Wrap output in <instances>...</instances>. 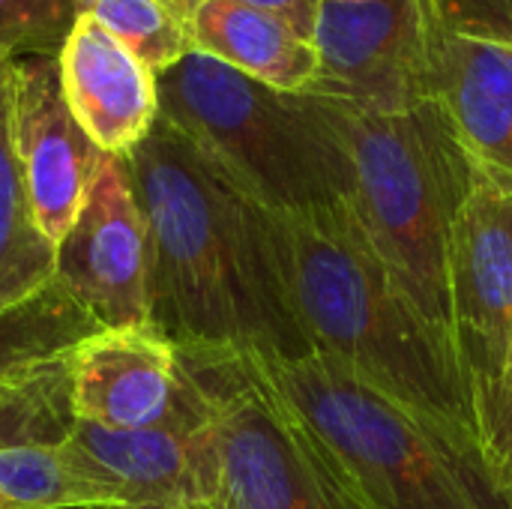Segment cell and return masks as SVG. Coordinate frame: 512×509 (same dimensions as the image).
<instances>
[{
  "label": "cell",
  "mask_w": 512,
  "mask_h": 509,
  "mask_svg": "<svg viewBox=\"0 0 512 509\" xmlns=\"http://www.w3.org/2000/svg\"><path fill=\"white\" fill-rule=\"evenodd\" d=\"M123 162L147 228L150 327L186 351L312 357L282 276L273 213L162 117Z\"/></svg>",
  "instance_id": "1"
},
{
  "label": "cell",
  "mask_w": 512,
  "mask_h": 509,
  "mask_svg": "<svg viewBox=\"0 0 512 509\" xmlns=\"http://www.w3.org/2000/svg\"><path fill=\"white\" fill-rule=\"evenodd\" d=\"M273 237L291 306L315 354L339 363L486 468L456 345L423 318L351 207L273 216Z\"/></svg>",
  "instance_id": "2"
},
{
  "label": "cell",
  "mask_w": 512,
  "mask_h": 509,
  "mask_svg": "<svg viewBox=\"0 0 512 509\" xmlns=\"http://www.w3.org/2000/svg\"><path fill=\"white\" fill-rule=\"evenodd\" d=\"M303 96L345 153L348 207L366 240L423 318L453 342V237L477 171L447 114L432 96L408 111Z\"/></svg>",
  "instance_id": "3"
},
{
  "label": "cell",
  "mask_w": 512,
  "mask_h": 509,
  "mask_svg": "<svg viewBox=\"0 0 512 509\" xmlns=\"http://www.w3.org/2000/svg\"><path fill=\"white\" fill-rule=\"evenodd\" d=\"M159 117L273 216L348 204V162L303 93H279L189 51L156 75Z\"/></svg>",
  "instance_id": "4"
},
{
  "label": "cell",
  "mask_w": 512,
  "mask_h": 509,
  "mask_svg": "<svg viewBox=\"0 0 512 509\" xmlns=\"http://www.w3.org/2000/svg\"><path fill=\"white\" fill-rule=\"evenodd\" d=\"M255 363L372 509H512L480 462L339 363L321 354Z\"/></svg>",
  "instance_id": "5"
},
{
  "label": "cell",
  "mask_w": 512,
  "mask_h": 509,
  "mask_svg": "<svg viewBox=\"0 0 512 509\" xmlns=\"http://www.w3.org/2000/svg\"><path fill=\"white\" fill-rule=\"evenodd\" d=\"M180 357L210 405L216 438L210 509H372L252 354L180 348Z\"/></svg>",
  "instance_id": "6"
},
{
  "label": "cell",
  "mask_w": 512,
  "mask_h": 509,
  "mask_svg": "<svg viewBox=\"0 0 512 509\" xmlns=\"http://www.w3.org/2000/svg\"><path fill=\"white\" fill-rule=\"evenodd\" d=\"M312 42L321 69L309 93L372 111H408L429 99L423 0H324Z\"/></svg>",
  "instance_id": "7"
},
{
  "label": "cell",
  "mask_w": 512,
  "mask_h": 509,
  "mask_svg": "<svg viewBox=\"0 0 512 509\" xmlns=\"http://www.w3.org/2000/svg\"><path fill=\"white\" fill-rule=\"evenodd\" d=\"M75 420L102 429L207 423L210 405L180 348L156 327L99 330L69 351Z\"/></svg>",
  "instance_id": "8"
},
{
  "label": "cell",
  "mask_w": 512,
  "mask_h": 509,
  "mask_svg": "<svg viewBox=\"0 0 512 509\" xmlns=\"http://www.w3.org/2000/svg\"><path fill=\"white\" fill-rule=\"evenodd\" d=\"M102 324L147 327V228L123 156H102L81 213L57 243L54 273Z\"/></svg>",
  "instance_id": "9"
},
{
  "label": "cell",
  "mask_w": 512,
  "mask_h": 509,
  "mask_svg": "<svg viewBox=\"0 0 512 509\" xmlns=\"http://www.w3.org/2000/svg\"><path fill=\"white\" fill-rule=\"evenodd\" d=\"M453 342L471 396L512 369V195L477 177L453 237Z\"/></svg>",
  "instance_id": "10"
},
{
  "label": "cell",
  "mask_w": 512,
  "mask_h": 509,
  "mask_svg": "<svg viewBox=\"0 0 512 509\" xmlns=\"http://www.w3.org/2000/svg\"><path fill=\"white\" fill-rule=\"evenodd\" d=\"M12 132L36 225L57 246L75 225L105 156L63 96L57 54L15 57Z\"/></svg>",
  "instance_id": "11"
},
{
  "label": "cell",
  "mask_w": 512,
  "mask_h": 509,
  "mask_svg": "<svg viewBox=\"0 0 512 509\" xmlns=\"http://www.w3.org/2000/svg\"><path fill=\"white\" fill-rule=\"evenodd\" d=\"M63 444L90 477L117 495L120 507H213L216 438L210 420L150 429H102L75 420Z\"/></svg>",
  "instance_id": "12"
},
{
  "label": "cell",
  "mask_w": 512,
  "mask_h": 509,
  "mask_svg": "<svg viewBox=\"0 0 512 509\" xmlns=\"http://www.w3.org/2000/svg\"><path fill=\"white\" fill-rule=\"evenodd\" d=\"M429 96L447 114L477 177L512 195V51L429 18Z\"/></svg>",
  "instance_id": "13"
},
{
  "label": "cell",
  "mask_w": 512,
  "mask_h": 509,
  "mask_svg": "<svg viewBox=\"0 0 512 509\" xmlns=\"http://www.w3.org/2000/svg\"><path fill=\"white\" fill-rule=\"evenodd\" d=\"M57 60L63 96L102 153L126 156L159 120L156 72L90 15H78Z\"/></svg>",
  "instance_id": "14"
},
{
  "label": "cell",
  "mask_w": 512,
  "mask_h": 509,
  "mask_svg": "<svg viewBox=\"0 0 512 509\" xmlns=\"http://www.w3.org/2000/svg\"><path fill=\"white\" fill-rule=\"evenodd\" d=\"M192 51L279 90L309 93L321 60L315 42L243 0H201L189 21Z\"/></svg>",
  "instance_id": "15"
},
{
  "label": "cell",
  "mask_w": 512,
  "mask_h": 509,
  "mask_svg": "<svg viewBox=\"0 0 512 509\" xmlns=\"http://www.w3.org/2000/svg\"><path fill=\"white\" fill-rule=\"evenodd\" d=\"M12 66L0 51V309L42 291L57 273V246L36 225L12 132Z\"/></svg>",
  "instance_id": "16"
},
{
  "label": "cell",
  "mask_w": 512,
  "mask_h": 509,
  "mask_svg": "<svg viewBox=\"0 0 512 509\" xmlns=\"http://www.w3.org/2000/svg\"><path fill=\"white\" fill-rule=\"evenodd\" d=\"M99 330L90 309L54 276L33 297L0 309V378L45 366Z\"/></svg>",
  "instance_id": "17"
},
{
  "label": "cell",
  "mask_w": 512,
  "mask_h": 509,
  "mask_svg": "<svg viewBox=\"0 0 512 509\" xmlns=\"http://www.w3.org/2000/svg\"><path fill=\"white\" fill-rule=\"evenodd\" d=\"M0 492L18 509L120 507L117 495L90 477L66 444L0 450Z\"/></svg>",
  "instance_id": "18"
},
{
  "label": "cell",
  "mask_w": 512,
  "mask_h": 509,
  "mask_svg": "<svg viewBox=\"0 0 512 509\" xmlns=\"http://www.w3.org/2000/svg\"><path fill=\"white\" fill-rule=\"evenodd\" d=\"M75 429L69 354L0 378V450L63 444Z\"/></svg>",
  "instance_id": "19"
},
{
  "label": "cell",
  "mask_w": 512,
  "mask_h": 509,
  "mask_svg": "<svg viewBox=\"0 0 512 509\" xmlns=\"http://www.w3.org/2000/svg\"><path fill=\"white\" fill-rule=\"evenodd\" d=\"M78 6L156 75L192 51L189 24L165 0H78Z\"/></svg>",
  "instance_id": "20"
},
{
  "label": "cell",
  "mask_w": 512,
  "mask_h": 509,
  "mask_svg": "<svg viewBox=\"0 0 512 509\" xmlns=\"http://www.w3.org/2000/svg\"><path fill=\"white\" fill-rule=\"evenodd\" d=\"M78 15V0H0V51L60 54Z\"/></svg>",
  "instance_id": "21"
},
{
  "label": "cell",
  "mask_w": 512,
  "mask_h": 509,
  "mask_svg": "<svg viewBox=\"0 0 512 509\" xmlns=\"http://www.w3.org/2000/svg\"><path fill=\"white\" fill-rule=\"evenodd\" d=\"M483 462L495 486L512 498V369L492 387L474 396Z\"/></svg>",
  "instance_id": "22"
},
{
  "label": "cell",
  "mask_w": 512,
  "mask_h": 509,
  "mask_svg": "<svg viewBox=\"0 0 512 509\" xmlns=\"http://www.w3.org/2000/svg\"><path fill=\"white\" fill-rule=\"evenodd\" d=\"M444 30L512 51V0H423Z\"/></svg>",
  "instance_id": "23"
},
{
  "label": "cell",
  "mask_w": 512,
  "mask_h": 509,
  "mask_svg": "<svg viewBox=\"0 0 512 509\" xmlns=\"http://www.w3.org/2000/svg\"><path fill=\"white\" fill-rule=\"evenodd\" d=\"M279 21H285L291 30H297L303 39L312 42L315 36V24H318V12H321V3L324 0H243Z\"/></svg>",
  "instance_id": "24"
},
{
  "label": "cell",
  "mask_w": 512,
  "mask_h": 509,
  "mask_svg": "<svg viewBox=\"0 0 512 509\" xmlns=\"http://www.w3.org/2000/svg\"><path fill=\"white\" fill-rule=\"evenodd\" d=\"M165 3H168V6H171V9H174V12H177L183 21H186V24H189L201 0H165Z\"/></svg>",
  "instance_id": "25"
},
{
  "label": "cell",
  "mask_w": 512,
  "mask_h": 509,
  "mask_svg": "<svg viewBox=\"0 0 512 509\" xmlns=\"http://www.w3.org/2000/svg\"><path fill=\"white\" fill-rule=\"evenodd\" d=\"M0 509H18V507H15V504H12V501H9V498L0 492Z\"/></svg>",
  "instance_id": "26"
},
{
  "label": "cell",
  "mask_w": 512,
  "mask_h": 509,
  "mask_svg": "<svg viewBox=\"0 0 512 509\" xmlns=\"http://www.w3.org/2000/svg\"><path fill=\"white\" fill-rule=\"evenodd\" d=\"M102 509H177V507H102Z\"/></svg>",
  "instance_id": "27"
}]
</instances>
